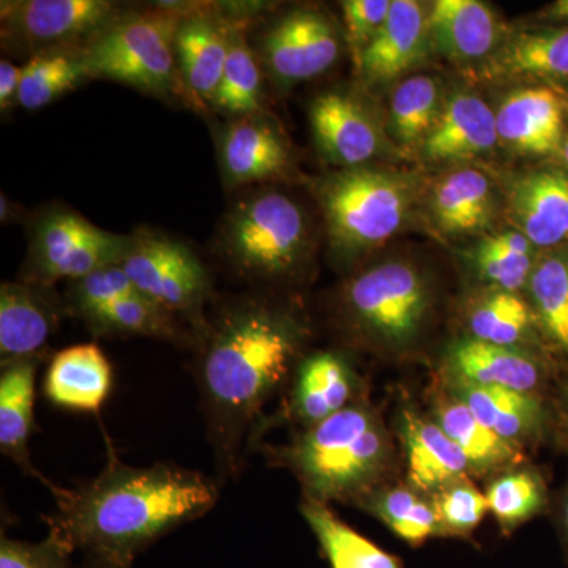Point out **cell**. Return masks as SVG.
<instances>
[{
    "label": "cell",
    "mask_w": 568,
    "mask_h": 568,
    "mask_svg": "<svg viewBox=\"0 0 568 568\" xmlns=\"http://www.w3.org/2000/svg\"><path fill=\"white\" fill-rule=\"evenodd\" d=\"M510 212L534 246L568 244V175L544 170L519 179L511 189Z\"/></svg>",
    "instance_id": "ffe728a7"
},
{
    "label": "cell",
    "mask_w": 568,
    "mask_h": 568,
    "mask_svg": "<svg viewBox=\"0 0 568 568\" xmlns=\"http://www.w3.org/2000/svg\"><path fill=\"white\" fill-rule=\"evenodd\" d=\"M536 324L529 302L518 293L500 290L478 298L467 316L470 338L506 347H523Z\"/></svg>",
    "instance_id": "1f68e13d"
},
{
    "label": "cell",
    "mask_w": 568,
    "mask_h": 568,
    "mask_svg": "<svg viewBox=\"0 0 568 568\" xmlns=\"http://www.w3.org/2000/svg\"><path fill=\"white\" fill-rule=\"evenodd\" d=\"M301 514L315 534L332 568H365L343 540L338 530L339 518L327 504L305 499L301 504Z\"/></svg>",
    "instance_id": "b9f144b4"
},
{
    "label": "cell",
    "mask_w": 568,
    "mask_h": 568,
    "mask_svg": "<svg viewBox=\"0 0 568 568\" xmlns=\"http://www.w3.org/2000/svg\"><path fill=\"white\" fill-rule=\"evenodd\" d=\"M488 511L503 529L514 530L544 510L547 488L536 470L508 469L499 474L487 488Z\"/></svg>",
    "instance_id": "8d00e7d4"
},
{
    "label": "cell",
    "mask_w": 568,
    "mask_h": 568,
    "mask_svg": "<svg viewBox=\"0 0 568 568\" xmlns=\"http://www.w3.org/2000/svg\"><path fill=\"white\" fill-rule=\"evenodd\" d=\"M220 164L227 183L242 185L282 178L290 171L291 155L271 123L246 115L223 130Z\"/></svg>",
    "instance_id": "44dd1931"
},
{
    "label": "cell",
    "mask_w": 568,
    "mask_h": 568,
    "mask_svg": "<svg viewBox=\"0 0 568 568\" xmlns=\"http://www.w3.org/2000/svg\"><path fill=\"white\" fill-rule=\"evenodd\" d=\"M432 418L462 448L473 476L503 474L523 462L521 447L481 424L476 414L448 390L436 396Z\"/></svg>",
    "instance_id": "484cf974"
},
{
    "label": "cell",
    "mask_w": 568,
    "mask_h": 568,
    "mask_svg": "<svg viewBox=\"0 0 568 568\" xmlns=\"http://www.w3.org/2000/svg\"><path fill=\"white\" fill-rule=\"evenodd\" d=\"M231 29V26L201 13L182 14L179 22L175 32L179 69L190 92L204 102H212L222 82Z\"/></svg>",
    "instance_id": "d4e9b609"
},
{
    "label": "cell",
    "mask_w": 568,
    "mask_h": 568,
    "mask_svg": "<svg viewBox=\"0 0 568 568\" xmlns=\"http://www.w3.org/2000/svg\"><path fill=\"white\" fill-rule=\"evenodd\" d=\"M111 387L112 366L95 343L55 354L43 381V394L51 405L78 413H99Z\"/></svg>",
    "instance_id": "d6986e66"
},
{
    "label": "cell",
    "mask_w": 568,
    "mask_h": 568,
    "mask_svg": "<svg viewBox=\"0 0 568 568\" xmlns=\"http://www.w3.org/2000/svg\"><path fill=\"white\" fill-rule=\"evenodd\" d=\"M390 9V0H347V2H343L347 41H349L357 65L366 48L375 40L377 32L386 22Z\"/></svg>",
    "instance_id": "7bdbcfd3"
},
{
    "label": "cell",
    "mask_w": 568,
    "mask_h": 568,
    "mask_svg": "<svg viewBox=\"0 0 568 568\" xmlns=\"http://www.w3.org/2000/svg\"><path fill=\"white\" fill-rule=\"evenodd\" d=\"M134 294L140 293L121 265H111L73 282L70 291L71 310L82 320H89L95 313Z\"/></svg>",
    "instance_id": "ab89813d"
},
{
    "label": "cell",
    "mask_w": 568,
    "mask_h": 568,
    "mask_svg": "<svg viewBox=\"0 0 568 568\" xmlns=\"http://www.w3.org/2000/svg\"><path fill=\"white\" fill-rule=\"evenodd\" d=\"M59 321L58 306L44 287L31 283L0 286V365L41 358V349Z\"/></svg>",
    "instance_id": "e0dca14e"
},
{
    "label": "cell",
    "mask_w": 568,
    "mask_h": 568,
    "mask_svg": "<svg viewBox=\"0 0 568 568\" xmlns=\"http://www.w3.org/2000/svg\"><path fill=\"white\" fill-rule=\"evenodd\" d=\"M530 306L548 342L568 353V252H551L534 265Z\"/></svg>",
    "instance_id": "4dcf8cb0"
},
{
    "label": "cell",
    "mask_w": 568,
    "mask_h": 568,
    "mask_svg": "<svg viewBox=\"0 0 568 568\" xmlns=\"http://www.w3.org/2000/svg\"><path fill=\"white\" fill-rule=\"evenodd\" d=\"M181 20L170 9L112 22L82 50L89 73L155 95L178 91L175 32Z\"/></svg>",
    "instance_id": "5b68a950"
},
{
    "label": "cell",
    "mask_w": 568,
    "mask_h": 568,
    "mask_svg": "<svg viewBox=\"0 0 568 568\" xmlns=\"http://www.w3.org/2000/svg\"><path fill=\"white\" fill-rule=\"evenodd\" d=\"M405 450L407 485L424 493L436 491L470 476V466L462 448L432 417L405 409L399 422Z\"/></svg>",
    "instance_id": "2e32d148"
},
{
    "label": "cell",
    "mask_w": 568,
    "mask_h": 568,
    "mask_svg": "<svg viewBox=\"0 0 568 568\" xmlns=\"http://www.w3.org/2000/svg\"><path fill=\"white\" fill-rule=\"evenodd\" d=\"M41 358L14 362L2 366L0 375V450L10 458L22 473L39 478L41 484L58 495L61 488L54 487L40 470L32 465L29 440L33 426L36 406V377Z\"/></svg>",
    "instance_id": "603a6c76"
},
{
    "label": "cell",
    "mask_w": 568,
    "mask_h": 568,
    "mask_svg": "<svg viewBox=\"0 0 568 568\" xmlns=\"http://www.w3.org/2000/svg\"><path fill=\"white\" fill-rule=\"evenodd\" d=\"M369 514L379 518L395 536L406 544H424L432 537H440L439 521L432 497L413 487H381L362 500Z\"/></svg>",
    "instance_id": "d6a6232c"
},
{
    "label": "cell",
    "mask_w": 568,
    "mask_h": 568,
    "mask_svg": "<svg viewBox=\"0 0 568 568\" xmlns=\"http://www.w3.org/2000/svg\"><path fill=\"white\" fill-rule=\"evenodd\" d=\"M361 379L343 355L315 353L295 372L290 413L304 429L327 420L358 402Z\"/></svg>",
    "instance_id": "9a60e30c"
},
{
    "label": "cell",
    "mask_w": 568,
    "mask_h": 568,
    "mask_svg": "<svg viewBox=\"0 0 568 568\" xmlns=\"http://www.w3.org/2000/svg\"><path fill=\"white\" fill-rule=\"evenodd\" d=\"M334 22L316 10H294L275 22L263 40L268 71L283 84H295L325 73L339 58Z\"/></svg>",
    "instance_id": "8fae6325"
},
{
    "label": "cell",
    "mask_w": 568,
    "mask_h": 568,
    "mask_svg": "<svg viewBox=\"0 0 568 568\" xmlns=\"http://www.w3.org/2000/svg\"><path fill=\"white\" fill-rule=\"evenodd\" d=\"M347 323L387 349L413 346L432 313V287L406 261L366 268L346 284L342 295Z\"/></svg>",
    "instance_id": "277c9868"
},
{
    "label": "cell",
    "mask_w": 568,
    "mask_h": 568,
    "mask_svg": "<svg viewBox=\"0 0 568 568\" xmlns=\"http://www.w3.org/2000/svg\"><path fill=\"white\" fill-rule=\"evenodd\" d=\"M82 568H114V567H108V566H102V564H89V566H85V567H82Z\"/></svg>",
    "instance_id": "681fc988"
},
{
    "label": "cell",
    "mask_w": 568,
    "mask_h": 568,
    "mask_svg": "<svg viewBox=\"0 0 568 568\" xmlns=\"http://www.w3.org/2000/svg\"><path fill=\"white\" fill-rule=\"evenodd\" d=\"M432 497L440 537H467L477 529L488 511L487 496L467 478L454 481Z\"/></svg>",
    "instance_id": "f35d334b"
},
{
    "label": "cell",
    "mask_w": 568,
    "mask_h": 568,
    "mask_svg": "<svg viewBox=\"0 0 568 568\" xmlns=\"http://www.w3.org/2000/svg\"><path fill=\"white\" fill-rule=\"evenodd\" d=\"M562 414H564V426H566V432L568 435V384H567L566 388H564Z\"/></svg>",
    "instance_id": "7dc6e473"
},
{
    "label": "cell",
    "mask_w": 568,
    "mask_h": 568,
    "mask_svg": "<svg viewBox=\"0 0 568 568\" xmlns=\"http://www.w3.org/2000/svg\"><path fill=\"white\" fill-rule=\"evenodd\" d=\"M310 123L320 151L347 170L362 168L381 148L372 115L354 95L325 92L310 106Z\"/></svg>",
    "instance_id": "7c38bea8"
},
{
    "label": "cell",
    "mask_w": 568,
    "mask_h": 568,
    "mask_svg": "<svg viewBox=\"0 0 568 568\" xmlns=\"http://www.w3.org/2000/svg\"><path fill=\"white\" fill-rule=\"evenodd\" d=\"M304 335L294 316L261 302L230 306L213 325L197 379L223 477L244 465L264 428L265 406L293 373Z\"/></svg>",
    "instance_id": "7a4b0ae2"
},
{
    "label": "cell",
    "mask_w": 568,
    "mask_h": 568,
    "mask_svg": "<svg viewBox=\"0 0 568 568\" xmlns=\"http://www.w3.org/2000/svg\"><path fill=\"white\" fill-rule=\"evenodd\" d=\"M566 102L555 89L511 92L496 112L497 136L523 155H551L562 149Z\"/></svg>",
    "instance_id": "4fadbf2b"
},
{
    "label": "cell",
    "mask_w": 568,
    "mask_h": 568,
    "mask_svg": "<svg viewBox=\"0 0 568 568\" xmlns=\"http://www.w3.org/2000/svg\"><path fill=\"white\" fill-rule=\"evenodd\" d=\"M548 20L560 22V24L568 26V0H559L552 3L547 10Z\"/></svg>",
    "instance_id": "f6af8a7d"
},
{
    "label": "cell",
    "mask_w": 568,
    "mask_h": 568,
    "mask_svg": "<svg viewBox=\"0 0 568 568\" xmlns=\"http://www.w3.org/2000/svg\"><path fill=\"white\" fill-rule=\"evenodd\" d=\"M478 275L495 290L518 293L528 286L534 265V245L518 230L485 239L476 252Z\"/></svg>",
    "instance_id": "e575fe53"
},
{
    "label": "cell",
    "mask_w": 568,
    "mask_h": 568,
    "mask_svg": "<svg viewBox=\"0 0 568 568\" xmlns=\"http://www.w3.org/2000/svg\"><path fill=\"white\" fill-rule=\"evenodd\" d=\"M560 151H562L564 162H566V166L568 168V132L566 136H564L562 149H560Z\"/></svg>",
    "instance_id": "c3c4849f"
},
{
    "label": "cell",
    "mask_w": 568,
    "mask_h": 568,
    "mask_svg": "<svg viewBox=\"0 0 568 568\" xmlns=\"http://www.w3.org/2000/svg\"><path fill=\"white\" fill-rule=\"evenodd\" d=\"M121 267L138 293L170 315L203 323L211 280L200 257L168 235L141 231L132 235Z\"/></svg>",
    "instance_id": "9c48e42d"
},
{
    "label": "cell",
    "mask_w": 568,
    "mask_h": 568,
    "mask_svg": "<svg viewBox=\"0 0 568 568\" xmlns=\"http://www.w3.org/2000/svg\"><path fill=\"white\" fill-rule=\"evenodd\" d=\"M115 6L106 0H14L2 2L3 36L44 50L93 39L114 22Z\"/></svg>",
    "instance_id": "30bf717a"
},
{
    "label": "cell",
    "mask_w": 568,
    "mask_h": 568,
    "mask_svg": "<svg viewBox=\"0 0 568 568\" xmlns=\"http://www.w3.org/2000/svg\"><path fill=\"white\" fill-rule=\"evenodd\" d=\"M499 32L495 11L478 0H437L429 9L428 37L454 61H477L491 54Z\"/></svg>",
    "instance_id": "cb8c5ba5"
},
{
    "label": "cell",
    "mask_w": 568,
    "mask_h": 568,
    "mask_svg": "<svg viewBox=\"0 0 568 568\" xmlns=\"http://www.w3.org/2000/svg\"><path fill=\"white\" fill-rule=\"evenodd\" d=\"M432 209L444 233L466 235L487 230L495 216L493 183L474 168L444 175L433 190Z\"/></svg>",
    "instance_id": "83f0119b"
},
{
    "label": "cell",
    "mask_w": 568,
    "mask_h": 568,
    "mask_svg": "<svg viewBox=\"0 0 568 568\" xmlns=\"http://www.w3.org/2000/svg\"><path fill=\"white\" fill-rule=\"evenodd\" d=\"M487 74L568 81V26L521 33L496 55Z\"/></svg>",
    "instance_id": "f1b7e54d"
},
{
    "label": "cell",
    "mask_w": 568,
    "mask_h": 568,
    "mask_svg": "<svg viewBox=\"0 0 568 568\" xmlns=\"http://www.w3.org/2000/svg\"><path fill=\"white\" fill-rule=\"evenodd\" d=\"M132 235L100 230L84 216L54 209L41 216L33 230L26 283L50 287L61 280H78L121 265Z\"/></svg>",
    "instance_id": "ba28073f"
},
{
    "label": "cell",
    "mask_w": 568,
    "mask_h": 568,
    "mask_svg": "<svg viewBox=\"0 0 568 568\" xmlns=\"http://www.w3.org/2000/svg\"><path fill=\"white\" fill-rule=\"evenodd\" d=\"M22 80V67L14 65L10 61H0V108L2 111L10 110L18 103Z\"/></svg>",
    "instance_id": "ee69618b"
},
{
    "label": "cell",
    "mask_w": 568,
    "mask_h": 568,
    "mask_svg": "<svg viewBox=\"0 0 568 568\" xmlns=\"http://www.w3.org/2000/svg\"><path fill=\"white\" fill-rule=\"evenodd\" d=\"M444 366L448 383L537 394L545 381L544 365L525 347L489 345L470 336L448 347Z\"/></svg>",
    "instance_id": "5bb4252c"
},
{
    "label": "cell",
    "mask_w": 568,
    "mask_h": 568,
    "mask_svg": "<svg viewBox=\"0 0 568 568\" xmlns=\"http://www.w3.org/2000/svg\"><path fill=\"white\" fill-rule=\"evenodd\" d=\"M263 82H261L260 65L254 58L244 36L239 29H231L230 52L219 91L212 103L216 110L227 114L257 115L260 114Z\"/></svg>",
    "instance_id": "d590c367"
},
{
    "label": "cell",
    "mask_w": 568,
    "mask_h": 568,
    "mask_svg": "<svg viewBox=\"0 0 568 568\" xmlns=\"http://www.w3.org/2000/svg\"><path fill=\"white\" fill-rule=\"evenodd\" d=\"M428 39L424 7L414 0H394L386 22L362 55L358 70L372 82L395 80L420 61Z\"/></svg>",
    "instance_id": "7402d4cb"
},
{
    "label": "cell",
    "mask_w": 568,
    "mask_h": 568,
    "mask_svg": "<svg viewBox=\"0 0 568 568\" xmlns=\"http://www.w3.org/2000/svg\"><path fill=\"white\" fill-rule=\"evenodd\" d=\"M55 497L50 534L93 564L130 568L134 559L171 530L204 517L219 487L203 473L156 463L133 467L111 463L99 477Z\"/></svg>",
    "instance_id": "6da1fadb"
},
{
    "label": "cell",
    "mask_w": 568,
    "mask_h": 568,
    "mask_svg": "<svg viewBox=\"0 0 568 568\" xmlns=\"http://www.w3.org/2000/svg\"><path fill=\"white\" fill-rule=\"evenodd\" d=\"M92 78L85 65L84 51L61 47L41 50L22 67L18 104L24 110L37 111L74 91Z\"/></svg>",
    "instance_id": "f546056e"
},
{
    "label": "cell",
    "mask_w": 568,
    "mask_h": 568,
    "mask_svg": "<svg viewBox=\"0 0 568 568\" xmlns=\"http://www.w3.org/2000/svg\"><path fill=\"white\" fill-rule=\"evenodd\" d=\"M446 387L476 414L481 424L515 446L523 448L537 439L544 429L545 409L538 394L448 381Z\"/></svg>",
    "instance_id": "4316f807"
},
{
    "label": "cell",
    "mask_w": 568,
    "mask_h": 568,
    "mask_svg": "<svg viewBox=\"0 0 568 568\" xmlns=\"http://www.w3.org/2000/svg\"><path fill=\"white\" fill-rule=\"evenodd\" d=\"M223 245L231 263L246 276L280 278L293 274L308 250L304 212L286 194H256L227 216Z\"/></svg>",
    "instance_id": "52a82bcc"
},
{
    "label": "cell",
    "mask_w": 568,
    "mask_h": 568,
    "mask_svg": "<svg viewBox=\"0 0 568 568\" xmlns=\"http://www.w3.org/2000/svg\"><path fill=\"white\" fill-rule=\"evenodd\" d=\"M560 529H562L564 544L568 552V489L564 496L562 507H560Z\"/></svg>",
    "instance_id": "bcb514c9"
},
{
    "label": "cell",
    "mask_w": 568,
    "mask_h": 568,
    "mask_svg": "<svg viewBox=\"0 0 568 568\" xmlns=\"http://www.w3.org/2000/svg\"><path fill=\"white\" fill-rule=\"evenodd\" d=\"M71 552L61 538L52 534L37 544L2 536L0 568H74Z\"/></svg>",
    "instance_id": "60d3db41"
},
{
    "label": "cell",
    "mask_w": 568,
    "mask_h": 568,
    "mask_svg": "<svg viewBox=\"0 0 568 568\" xmlns=\"http://www.w3.org/2000/svg\"><path fill=\"white\" fill-rule=\"evenodd\" d=\"M85 323L100 335L151 336L170 342L181 336L175 317L141 294L115 302Z\"/></svg>",
    "instance_id": "74e56055"
},
{
    "label": "cell",
    "mask_w": 568,
    "mask_h": 568,
    "mask_svg": "<svg viewBox=\"0 0 568 568\" xmlns=\"http://www.w3.org/2000/svg\"><path fill=\"white\" fill-rule=\"evenodd\" d=\"M320 200L332 242L347 254L376 248L394 237L410 209L406 182L364 166L328 178Z\"/></svg>",
    "instance_id": "8992f818"
},
{
    "label": "cell",
    "mask_w": 568,
    "mask_h": 568,
    "mask_svg": "<svg viewBox=\"0 0 568 568\" xmlns=\"http://www.w3.org/2000/svg\"><path fill=\"white\" fill-rule=\"evenodd\" d=\"M497 140L496 112L473 93H458L440 111L422 152L433 163H454L484 155Z\"/></svg>",
    "instance_id": "ac0fdd59"
},
{
    "label": "cell",
    "mask_w": 568,
    "mask_h": 568,
    "mask_svg": "<svg viewBox=\"0 0 568 568\" xmlns=\"http://www.w3.org/2000/svg\"><path fill=\"white\" fill-rule=\"evenodd\" d=\"M275 454L301 481L305 499L327 506L361 504L383 487L395 455L383 418L361 399Z\"/></svg>",
    "instance_id": "3957f363"
},
{
    "label": "cell",
    "mask_w": 568,
    "mask_h": 568,
    "mask_svg": "<svg viewBox=\"0 0 568 568\" xmlns=\"http://www.w3.org/2000/svg\"><path fill=\"white\" fill-rule=\"evenodd\" d=\"M440 111L439 81L425 74L407 78L396 85L392 95L390 123L396 141L422 145L436 125Z\"/></svg>",
    "instance_id": "836d02e7"
}]
</instances>
